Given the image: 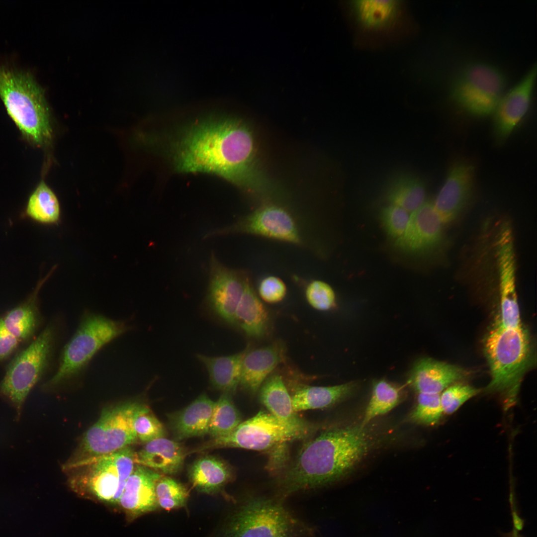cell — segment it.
I'll list each match as a JSON object with an SVG mask.
<instances>
[{
	"label": "cell",
	"mask_w": 537,
	"mask_h": 537,
	"mask_svg": "<svg viewBox=\"0 0 537 537\" xmlns=\"http://www.w3.org/2000/svg\"><path fill=\"white\" fill-rule=\"evenodd\" d=\"M170 151L179 172L213 174L252 192L262 187L253 135L237 120L208 119L193 123L174 140Z\"/></svg>",
	"instance_id": "cell-1"
},
{
	"label": "cell",
	"mask_w": 537,
	"mask_h": 537,
	"mask_svg": "<svg viewBox=\"0 0 537 537\" xmlns=\"http://www.w3.org/2000/svg\"><path fill=\"white\" fill-rule=\"evenodd\" d=\"M304 440L295 457L277 474V485L285 496L339 480L371 447L370 437L361 425L317 429Z\"/></svg>",
	"instance_id": "cell-2"
},
{
	"label": "cell",
	"mask_w": 537,
	"mask_h": 537,
	"mask_svg": "<svg viewBox=\"0 0 537 537\" xmlns=\"http://www.w3.org/2000/svg\"><path fill=\"white\" fill-rule=\"evenodd\" d=\"M0 98L26 139L38 147L51 142L52 129L44 91L30 73L0 64Z\"/></svg>",
	"instance_id": "cell-3"
},
{
	"label": "cell",
	"mask_w": 537,
	"mask_h": 537,
	"mask_svg": "<svg viewBox=\"0 0 537 537\" xmlns=\"http://www.w3.org/2000/svg\"><path fill=\"white\" fill-rule=\"evenodd\" d=\"M484 348L491 377L487 390L500 393L509 408L516 402L531 361L529 334L523 326L505 328L496 323L485 338Z\"/></svg>",
	"instance_id": "cell-4"
},
{
	"label": "cell",
	"mask_w": 537,
	"mask_h": 537,
	"mask_svg": "<svg viewBox=\"0 0 537 537\" xmlns=\"http://www.w3.org/2000/svg\"><path fill=\"white\" fill-rule=\"evenodd\" d=\"M131 328L123 320L93 313L84 314L62 352L56 372L43 385L44 389L53 390L78 379L99 350Z\"/></svg>",
	"instance_id": "cell-5"
},
{
	"label": "cell",
	"mask_w": 537,
	"mask_h": 537,
	"mask_svg": "<svg viewBox=\"0 0 537 537\" xmlns=\"http://www.w3.org/2000/svg\"><path fill=\"white\" fill-rule=\"evenodd\" d=\"M142 403L130 400L104 409L98 420L84 434L73 453L63 465V470L67 471L137 443L133 424Z\"/></svg>",
	"instance_id": "cell-6"
},
{
	"label": "cell",
	"mask_w": 537,
	"mask_h": 537,
	"mask_svg": "<svg viewBox=\"0 0 537 537\" xmlns=\"http://www.w3.org/2000/svg\"><path fill=\"white\" fill-rule=\"evenodd\" d=\"M135 459L131 447L92 459L66 471L69 484L80 496L117 505Z\"/></svg>",
	"instance_id": "cell-7"
},
{
	"label": "cell",
	"mask_w": 537,
	"mask_h": 537,
	"mask_svg": "<svg viewBox=\"0 0 537 537\" xmlns=\"http://www.w3.org/2000/svg\"><path fill=\"white\" fill-rule=\"evenodd\" d=\"M348 14L358 44L375 47L409 34L412 24L402 0H354L347 3Z\"/></svg>",
	"instance_id": "cell-8"
},
{
	"label": "cell",
	"mask_w": 537,
	"mask_h": 537,
	"mask_svg": "<svg viewBox=\"0 0 537 537\" xmlns=\"http://www.w3.org/2000/svg\"><path fill=\"white\" fill-rule=\"evenodd\" d=\"M57 328L50 324L7 365L0 381V396L20 416L24 403L33 387L48 369L54 354Z\"/></svg>",
	"instance_id": "cell-9"
},
{
	"label": "cell",
	"mask_w": 537,
	"mask_h": 537,
	"mask_svg": "<svg viewBox=\"0 0 537 537\" xmlns=\"http://www.w3.org/2000/svg\"><path fill=\"white\" fill-rule=\"evenodd\" d=\"M308 436L282 423L269 412L260 411L240 423L229 434L212 438L189 453L224 448L267 450Z\"/></svg>",
	"instance_id": "cell-10"
},
{
	"label": "cell",
	"mask_w": 537,
	"mask_h": 537,
	"mask_svg": "<svg viewBox=\"0 0 537 537\" xmlns=\"http://www.w3.org/2000/svg\"><path fill=\"white\" fill-rule=\"evenodd\" d=\"M506 79L493 65L483 62L469 64L462 71L451 90L453 100L476 116L493 113L505 93Z\"/></svg>",
	"instance_id": "cell-11"
},
{
	"label": "cell",
	"mask_w": 537,
	"mask_h": 537,
	"mask_svg": "<svg viewBox=\"0 0 537 537\" xmlns=\"http://www.w3.org/2000/svg\"><path fill=\"white\" fill-rule=\"evenodd\" d=\"M298 522L280 503L268 499L250 500L232 517L228 537H292Z\"/></svg>",
	"instance_id": "cell-12"
},
{
	"label": "cell",
	"mask_w": 537,
	"mask_h": 537,
	"mask_svg": "<svg viewBox=\"0 0 537 537\" xmlns=\"http://www.w3.org/2000/svg\"><path fill=\"white\" fill-rule=\"evenodd\" d=\"M233 234L258 236L298 245L305 243L297 219L287 209L272 204L261 207L230 225L211 230L203 239Z\"/></svg>",
	"instance_id": "cell-13"
},
{
	"label": "cell",
	"mask_w": 537,
	"mask_h": 537,
	"mask_svg": "<svg viewBox=\"0 0 537 537\" xmlns=\"http://www.w3.org/2000/svg\"><path fill=\"white\" fill-rule=\"evenodd\" d=\"M209 274L208 304L224 321L234 324L236 311L247 275L224 265L213 252L210 256Z\"/></svg>",
	"instance_id": "cell-14"
},
{
	"label": "cell",
	"mask_w": 537,
	"mask_h": 537,
	"mask_svg": "<svg viewBox=\"0 0 537 537\" xmlns=\"http://www.w3.org/2000/svg\"><path fill=\"white\" fill-rule=\"evenodd\" d=\"M497 259L500 280L501 313L497 324L505 328L522 326L516 288L515 259L512 234L504 226L497 242Z\"/></svg>",
	"instance_id": "cell-15"
},
{
	"label": "cell",
	"mask_w": 537,
	"mask_h": 537,
	"mask_svg": "<svg viewBox=\"0 0 537 537\" xmlns=\"http://www.w3.org/2000/svg\"><path fill=\"white\" fill-rule=\"evenodd\" d=\"M443 224L433 203L426 201L411 213L406 230L396 240L395 246L409 253L430 252L442 242Z\"/></svg>",
	"instance_id": "cell-16"
},
{
	"label": "cell",
	"mask_w": 537,
	"mask_h": 537,
	"mask_svg": "<svg viewBox=\"0 0 537 537\" xmlns=\"http://www.w3.org/2000/svg\"><path fill=\"white\" fill-rule=\"evenodd\" d=\"M536 75L535 64L501 98L493 112L494 131L497 139L503 140L508 137L527 113Z\"/></svg>",
	"instance_id": "cell-17"
},
{
	"label": "cell",
	"mask_w": 537,
	"mask_h": 537,
	"mask_svg": "<svg viewBox=\"0 0 537 537\" xmlns=\"http://www.w3.org/2000/svg\"><path fill=\"white\" fill-rule=\"evenodd\" d=\"M475 168L459 161L450 168L444 184L433 202L444 224L452 222L467 203L473 186Z\"/></svg>",
	"instance_id": "cell-18"
},
{
	"label": "cell",
	"mask_w": 537,
	"mask_h": 537,
	"mask_svg": "<svg viewBox=\"0 0 537 537\" xmlns=\"http://www.w3.org/2000/svg\"><path fill=\"white\" fill-rule=\"evenodd\" d=\"M162 476L146 466L135 465L117 505L128 519L134 520L159 508L155 486Z\"/></svg>",
	"instance_id": "cell-19"
},
{
	"label": "cell",
	"mask_w": 537,
	"mask_h": 537,
	"mask_svg": "<svg viewBox=\"0 0 537 537\" xmlns=\"http://www.w3.org/2000/svg\"><path fill=\"white\" fill-rule=\"evenodd\" d=\"M259 391L262 403L282 423L308 435L317 429L293 410L290 394L279 374L270 375Z\"/></svg>",
	"instance_id": "cell-20"
},
{
	"label": "cell",
	"mask_w": 537,
	"mask_h": 537,
	"mask_svg": "<svg viewBox=\"0 0 537 537\" xmlns=\"http://www.w3.org/2000/svg\"><path fill=\"white\" fill-rule=\"evenodd\" d=\"M467 375L466 371L460 367L424 358L414 365L408 383L418 393L440 394Z\"/></svg>",
	"instance_id": "cell-21"
},
{
	"label": "cell",
	"mask_w": 537,
	"mask_h": 537,
	"mask_svg": "<svg viewBox=\"0 0 537 537\" xmlns=\"http://www.w3.org/2000/svg\"><path fill=\"white\" fill-rule=\"evenodd\" d=\"M284 350L279 343L246 350L243 358L239 385L255 394L275 367L284 359Z\"/></svg>",
	"instance_id": "cell-22"
},
{
	"label": "cell",
	"mask_w": 537,
	"mask_h": 537,
	"mask_svg": "<svg viewBox=\"0 0 537 537\" xmlns=\"http://www.w3.org/2000/svg\"><path fill=\"white\" fill-rule=\"evenodd\" d=\"M187 453L179 443L163 437L146 443L136 453L135 462L158 473L175 475L182 469Z\"/></svg>",
	"instance_id": "cell-23"
},
{
	"label": "cell",
	"mask_w": 537,
	"mask_h": 537,
	"mask_svg": "<svg viewBox=\"0 0 537 537\" xmlns=\"http://www.w3.org/2000/svg\"><path fill=\"white\" fill-rule=\"evenodd\" d=\"M215 403L202 394L184 408L171 415L170 424L176 439L180 440L208 434Z\"/></svg>",
	"instance_id": "cell-24"
},
{
	"label": "cell",
	"mask_w": 537,
	"mask_h": 537,
	"mask_svg": "<svg viewBox=\"0 0 537 537\" xmlns=\"http://www.w3.org/2000/svg\"><path fill=\"white\" fill-rule=\"evenodd\" d=\"M292 405L295 412L330 407L350 396L357 384L349 382L330 386H315L303 383L292 385Z\"/></svg>",
	"instance_id": "cell-25"
},
{
	"label": "cell",
	"mask_w": 537,
	"mask_h": 537,
	"mask_svg": "<svg viewBox=\"0 0 537 537\" xmlns=\"http://www.w3.org/2000/svg\"><path fill=\"white\" fill-rule=\"evenodd\" d=\"M53 271V269L38 282L27 299L1 316L6 329L20 343L32 338L39 328L41 318L38 303V292Z\"/></svg>",
	"instance_id": "cell-26"
},
{
	"label": "cell",
	"mask_w": 537,
	"mask_h": 537,
	"mask_svg": "<svg viewBox=\"0 0 537 537\" xmlns=\"http://www.w3.org/2000/svg\"><path fill=\"white\" fill-rule=\"evenodd\" d=\"M268 323V312L247 276L244 291L236 311L235 324L247 336L260 338L266 334Z\"/></svg>",
	"instance_id": "cell-27"
},
{
	"label": "cell",
	"mask_w": 537,
	"mask_h": 537,
	"mask_svg": "<svg viewBox=\"0 0 537 537\" xmlns=\"http://www.w3.org/2000/svg\"><path fill=\"white\" fill-rule=\"evenodd\" d=\"M188 476L198 492L212 494L218 491L233 477L231 466L221 459L205 455L196 459L190 466Z\"/></svg>",
	"instance_id": "cell-28"
},
{
	"label": "cell",
	"mask_w": 537,
	"mask_h": 537,
	"mask_svg": "<svg viewBox=\"0 0 537 537\" xmlns=\"http://www.w3.org/2000/svg\"><path fill=\"white\" fill-rule=\"evenodd\" d=\"M245 351L222 357L197 354V358L206 367L211 386L232 395L240 384L241 365Z\"/></svg>",
	"instance_id": "cell-29"
},
{
	"label": "cell",
	"mask_w": 537,
	"mask_h": 537,
	"mask_svg": "<svg viewBox=\"0 0 537 537\" xmlns=\"http://www.w3.org/2000/svg\"><path fill=\"white\" fill-rule=\"evenodd\" d=\"M25 215L40 224L57 223L60 218L59 201L53 191L41 181L29 197Z\"/></svg>",
	"instance_id": "cell-30"
},
{
	"label": "cell",
	"mask_w": 537,
	"mask_h": 537,
	"mask_svg": "<svg viewBox=\"0 0 537 537\" xmlns=\"http://www.w3.org/2000/svg\"><path fill=\"white\" fill-rule=\"evenodd\" d=\"M426 187L424 182L413 176L400 178L392 185L387 194L390 204L412 213L425 202Z\"/></svg>",
	"instance_id": "cell-31"
},
{
	"label": "cell",
	"mask_w": 537,
	"mask_h": 537,
	"mask_svg": "<svg viewBox=\"0 0 537 537\" xmlns=\"http://www.w3.org/2000/svg\"><path fill=\"white\" fill-rule=\"evenodd\" d=\"M400 391L397 386L385 380L375 382L361 425L365 427L372 419L396 406L401 399Z\"/></svg>",
	"instance_id": "cell-32"
},
{
	"label": "cell",
	"mask_w": 537,
	"mask_h": 537,
	"mask_svg": "<svg viewBox=\"0 0 537 537\" xmlns=\"http://www.w3.org/2000/svg\"><path fill=\"white\" fill-rule=\"evenodd\" d=\"M241 416L235 406L232 395L223 393L212 411L208 434L212 438L225 436L241 423Z\"/></svg>",
	"instance_id": "cell-33"
},
{
	"label": "cell",
	"mask_w": 537,
	"mask_h": 537,
	"mask_svg": "<svg viewBox=\"0 0 537 537\" xmlns=\"http://www.w3.org/2000/svg\"><path fill=\"white\" fill-rule=\"evenodd\" d=\"M155 493L158 507L166 510L183 507L189 496L187 489L182 484L163 476L156 482Z\"/></svg>",
	"instance_id": "cell-34"
},
{
	"label": "cell",
	"mask_w": 537,
	"mask_h": 537,
	"mask_svg": "<svg viewBox=\"0 0 537 537\" xmlns=\"http://www.w3.org/2000/svg\"><path fill=\"white\" fill-rule=\"evenodd\" d=\"M418 394L416 405L410 416V420L426 425L437 424L444 413L440 394Z\"/></svg>",
	"instance_id": "cell-35"
},
{
	"label": "cell",
	"mask_w": 537,
	"mask_h": 537,
	"mask_svg": "<svg viewBox=\"0 0 537 537\" xmlns=\"http://www.w3.org/2000/svg\"><path fill=\"white\" fill-rule=\"evenodd\" d=\"M133 425L138 440L144 444L166 435L164 426L144 403L136 415Z\"/></svg>",
	"instance_id": "cell-36"
},
{
	"label": "cell",
	"mask_w": 537,
	"mask_h": 537,
	"mask_svg": "<svg viewBox=\"0 0 537 537\" xmlns=\"http://www.w3.org/2000/svg\"><path fill=\"white\" fill-rule=\"evenodd\" d=\"M479 392V390L460 382L455 383L440 394V402L444 413L451 414L464 403Z\"/></svg>",
	"instance_id": "cell-37"
},
{
	"label": "cell",
	"mask_w": 537,
	"mask_h": 537,
	"mask_svg": "<svg viewBox=\"0 0 537 537\" xmlns=\"http://www.w3.org/2000/svg\"><path fill=\"white\" fill-rule=\"evenodd\" d=\"M305 296L310 305L317 310L327 311L335 305L334 290L329 284L322 280L311 281L306 287Z\"/></svg>",
	"instance_id": "cell-38"
},
{
	"label": "cell",
	"mask_w": 537,
	"mask_h": 537,
	"mask_svg": "<svg viewBox=\"0 0 537 537\" xmlns=\"http://www.w3.org/2000/svg\"><path fill=\"white\" fill-rule=\"evenodd\" d=\"M410 216L402 208L390 204L382 209L380 218L386 233L396 240L404 233Z\"/></svg>",
	"instance_id": "cell-39"
},
{
	"label": "cell",
	"mask_w": 537,
	"mask_h": 537,
	"mask_svg": "<svg viewBox=\"0 0 537 537\" xmlns=\"http://www.w3.org/2000/svg\"><path fill=\"white\" fill-rule=\"evenodd\" d=\"M260 297L268 303H276L282 301L286 294V286L284 282L275 276H268L262 280L259 288Z\"/></svg>",
	"instance_id": "cell-40"
},
{
	"label": "cell",
	"mask_w": 537,
	"mask_h": 537,
	"mask_svg": "<svg viewBox=\"0 0 537 537\" xmlns=\"http://www.w3.org/2000/svg\"><path fill=\"white\" fill-rule=\"evenodd\" d=\"M20 344L6 329L0 316V362L10 357Z\"/></svg>",
	"instance_id": "cell-41"
},
{
	"label": "cell",
	"mask_w": 537,
	"mask_h": 537,
	"mask_svg": "<svg viewBox=\"0 0 537 537\" xmlns=\"http://www.w3.org/2000/svg\"><path fill=\"white\" fill-rule=\"evenodd\" d=\"M522 528V527L521 526L513 523L512 530L509 533L505 534L503 537H523L520 533Z\"/></svg>",
	"instance_id": "cell-42"
}]
</instances>
